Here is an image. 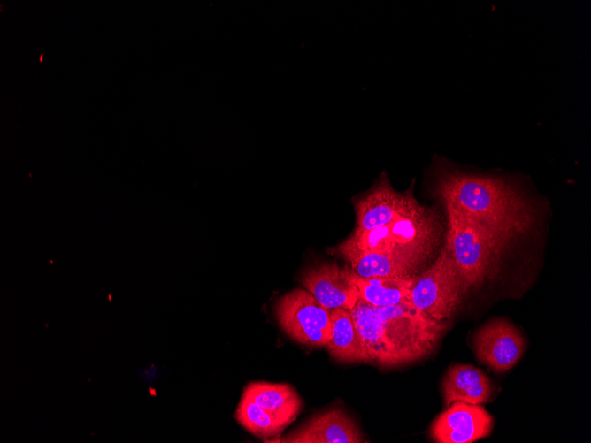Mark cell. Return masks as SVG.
I'll list each match as a JSON object with an SVG mask.
<instances>
[{"mask_svg": "<svg viewBox=\"0 0 591 443\" xmlns=\"http://www.w3.org/2000/svg\"><path fill=\"white\" fill-rule=\"evenodd\" d=\"M493 424L481 404L455 401L434 419L430 437L437 443H472L487 437Z\"/></svg>", "mask_w": 591, "mask_h": 443, "instance_id": "cell-8", "label": "cell"}, {"mask_svg": "<svg viewBox=\"0 0 591 443\" xmlns=\"http://www.w3.org/2000/svg\"><path fill=\"white\" fill-rule=\"evenodd\" d=\"M525 347L522 333L510 322L503 318L486 323L473 338L474 352L478 359L496 372L511 369L521 358Z\"/></svg>", "mask_w": 591, "mask_h": 443, "instance_id": "cell-9", "label": "cell"}, {"mask_svg": "<svg viewBox=\"0 0 591 443\" xmlns=\"http://www.w3.org/2000/svg\"><path fill=\"white\" fill-rule=\"evenodd\" d=\"M442 392L446 408L455 401L482 404L490 400L493 386L480 369L470 364H455L443 378Z\"/></svg>", "mask_w": 591, "mask_h": 443, "instance_id": "cell-12", "label": "cell"}, {"mask_svg": "<svg viewBox=\"0 0 591 443\" xmlns=\"http://www.w3.org/2000/svg\"><path fill=\"white\" fill-rule=\"evenodd\" d=\"M265 442L361 443L364 438L357 423L346 411L332 408L314 415L288 435Z\"/></svg>", "mask_w": 591, "mask_h": 443, "instance_id": "cell-10", "label": "cell"}, {"mask_svg": "<svg viewBox=\"0 0 591 443\" xmlns=\"http://www.w3.org/2000/svg\"><path fill=\"white\" fill-rule=\"evenodd\" d=\"M357 275L370 277H408L417 276L425 263L409 257L385 253H365L346 259Z\"/></svg>", "mask_w": 591, "mask_h": 443, "instance_id": "cell-16", "label": "cell"}, {"mask_svg": "<svg viewBox=\"0 0 591 443\" xmlns=\"http://www.w3.org/2000/svg\"><path fill=\"white\" fill-rule=\"evenodd\" d=\"M280 327L293 340L311 347H326L331 333V309L324 307L307 290L293 289L275 304Z\"/></svg>", "mask_w": 591, "mask_h": 443, "instance_id": "cell-6", "label": "cell"}, {"mask_svg": "<svg viewBox=\"0 0 591 443\" xmlns=\"http://www.w3.org/2000/svg\"><path fill=\"white\" fill-rule=\"evenodd\" d=\"M368 363L397 367L430 355L447 325L418 310L409 301L375 307L359 299L349 310Z\"/></svg>", "mask_w": 591, "mask_h": 443, "instance_id": "cell-2", "label": "cell"}, {"mask_svg": "<svg viewBox=\"0 0 591 443\" xmlns=\"http://www.w3.org/2000/svg\"><path fill=\"white\" fill-rule=\"evenodd\" d=\"M466 294L454 261L443 247L434 263L418 275L409 302L431 318L447 321L456 313Z\"/></svg>", "mask_w": 591, "mask_h": 443, "instance_id": "cell-5", "label": "cell"}, {"mask_svg": "<svg viewBox=\"0 0 591 443\" xmlns=\"http://www.w3.org/2000/svg\"><path fill=\"white\" fill-rule=\"evenodd\" d=\"M326 348L331 357L339 363H368L361 337L349 310L331 309V333Z\"/></svg>", "mask_w": 591, "mask_h": 443, "instance_id": "cell-15", "label": "cell"}, {"mask_svg": "<svg viewBox=\"0 0 591 443\" xmlns=\"http://www.w3.org/2000/svg\"><path fill=\"white\" fill-rule=\"evenodd\" d=\"M237 422L264 441L278 436L287 426L242 394L235 411Z\"/></svg>", "mask_w": 591, "mask_h": 443, "instance_id": "cell-17", "label": "cell"}, {"mask_svg": "<svg viewBox=\"0 0 591 443\" xmlns=\"http://www.w3.org/2000/svg\"><path fill=\"white\" fill-rule=\"evenodd\" d=\"M300 281L319 303L329 309L350 310L360 299L346 267H340L335 263L309 266L302 272Z\"/></svg>", "mask_w": 591, "mask_h": 443, "instance_id": "cell-11", "label": "cell"}, {"mask_svg": "<svg viewBox=\"0 0 591 443\" xmlns=\"http://www.w3.org/2000/svg\"><path fill=\"white\" fill-rule=\"evenodd\" d=\"M242 394L286 426L296 419L303 406L295 388L284 383L252 382Z\"/></svg>", "mask_w": 591, "mask_h": 443, "instance_id": "cell-13", "label": "cell"}, {"mask_svg": "<svg viewBox=\"0 0 591 443\" xmlns=\"http://www.w3.org/2000/svg\"><path fill=\"white\" fill-rule=\"evenodd\" d=\"M447 214L449 225L444 247L468 293L496 275L509 242L470 218Z\"/></svg>", "mask_w": 591, "mask_h": 443, "instance_id": "cell-4", "label": "cell"}, {"mask_svg": "<svg viewBox=\"0 0 591 443\" xmlns=\"http://www.w3.org/2000/svg\"><path fill=\"white\" fill-rule=\"evenodd\" d=\"M441 225L436 210L423 212L360 234H351L332 249L346 259L365 253H385L426 263L439 245Z\"/></svg>", "mask_w": 591, "mask_h": 443, "instance_id": "cell-3", "label": "cell"}, {"mask_svg": "<svg viewBox=\"0 0 591 443\" xmlns=\"http://www.w3.org/2000/svg\"><path fill=\"white\" fill-rule=\"evenodd\" d=\"M346 270L357 288L359 298L375 307L396 305L409 301L411 287L418 277L363 278L348 267Z\"/></svg>", "mask_w": 591, "mask_h": 443, "instance_id": "cell-14", "label": "cell"}, {"mask_svg": "<svg viewBox=\"0 0 591 443\" xmlns=\"http://www.w3.org/2000/svg\"><path fill=\"white\" fill-rule=\"evenodd\" d=\"M433 192L447 213L470 218L509 243L533 231L538 221L531 199L502 177L441 169Z\"/></svg>", "mask_w": 591, "mask_h": 443, "instance_id": "cell-1", "label": "cell"}, {"mask_svg": "<svg viewBox=\"0 0 591 443\" xmlns=\"http://www.w3.org/2000/svg\"><path fill=\"white\" fill-rule=\"evenodd\" d=\"M354 202L357 225L352 234H360L399 219L416 216L426 209L411 191L401 193L395 190L385 173Z\"/></svg>", "mask_w": 591, "mask_h": 443, "instance_id": "cell-7", "label": "cell"}]
</instances>
